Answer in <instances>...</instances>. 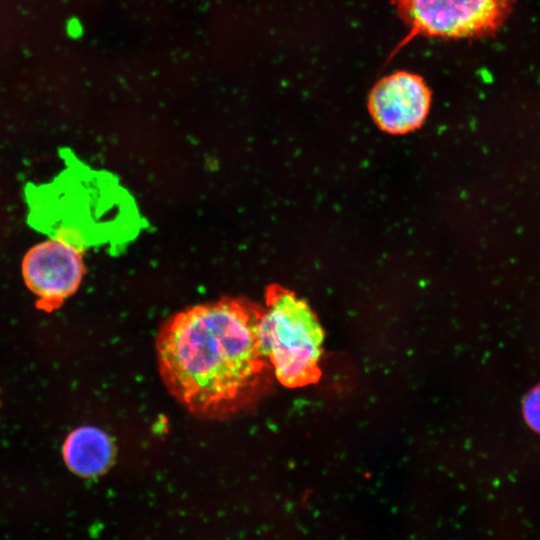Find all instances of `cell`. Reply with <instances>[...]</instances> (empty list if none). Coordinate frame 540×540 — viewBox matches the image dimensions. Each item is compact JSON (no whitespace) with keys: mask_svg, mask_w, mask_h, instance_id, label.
I'll use <instances>...</instances> for the list:
<instances>
[{"mask_svg":"<svg viewBox=\"0 0 540 540\" xmlns=\"http://www.w3.org/2000/svg\"><path fill=\"white\" fill-rule=\"evenodd\" d=\"M257 336L262 354L282 385L298 388L317 380L323 330L309 305L293 291L277 284L267 287Z\"/></svg>","mask_w":540,"mask_h":540,"instance_id":"obj_2","label":"cell"},{"mask_svg":"<svg viewBox=\"0 0 540 540\" xmlns=\"http://www.w3.org/2000/svg\"><path fill=\"white\" fill-rule=\"evenodd\" d=\"M431 100V91L420 75L397 71L380 79L371 89L368 110L381 130L405 134L423 124Z\"/></svg>","mask_w":540,"mask_h":540,"instance_id":"obj_5","label":"cell"},{"mask_svg":"<svg viewBox=\"0 0 540 540\" xmlns=\"http://www.w3.org/2000/svg\"><path fill=\"white\" fill-rule=\"evenodd\" d=\"M64 460L67 466L82 477L103 474L111 466L115 448L109 436L96 427L75 429L65 440Z\"/></svg>","mask_w":540,"mask_h":540,"instance_id":"obj_6","label":"cell"},{"mask_svg":"<svg viewBox=\"0 0 540 540\" xmlns=\"http://www.w3.org/2000/svg\"><path fill=\"white\" fill-rule=\"evenodd\" d=\"M410 36L480 38L495 33L515 0H392Z\"/></svg>","mask_w":540,"mask_h":540,"instance_id":"obj_3","label":"cell"},{"mask_svg":"<svg viewBox=\"0 0 540 540\" xmlns=\"http://www.w3.org/2000/svg\"><path fill=\"white\" fill-rule=\"evenodd\" d=\"M522 413L528 426L540 434V383L529 390L524 397Z\"/></svg>","mask_w":540,"mask_h":540,"instance_id":"obj_7","label":"cell"},{"mask_svg":"<svg viewBox=\"0 0 540 540\" xmlns=\"http://www.w3.org/2000/svg\"><path fill=\"white\" fill-rule=\"evenodd\" d=\"M261 307L222 298L180 311L160 327V376L193 415L229 418L253 407L268 388L274 373L257 336Z\"/></svg>","mask_w":540,"mask_h":540,"instance_id":"obj_1","label":"cell"},{"mask_svg":"<svg viewBox=\"0 0 540 540\" xmlns=\"http://www.w3.org/2000/svg\"><path fill=\"white\" fill-rule=\"evenodd\" d=\"M83 244L60 235L33 246L22 261L27 287L42 309L51 310L74 294L85 273Z\"/></svg>","mask_w":540,"mask_h":540,"instance_id":"obj_4","label":"cell"}]
</instances>
